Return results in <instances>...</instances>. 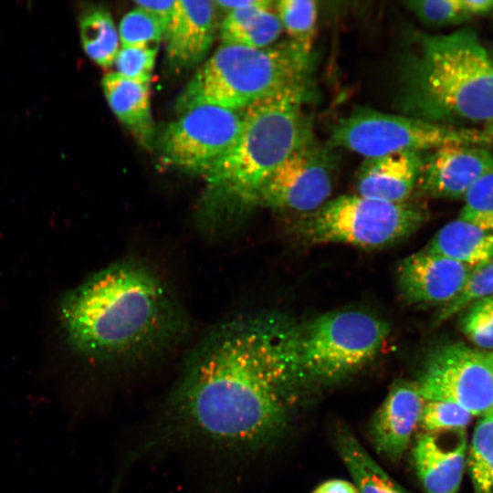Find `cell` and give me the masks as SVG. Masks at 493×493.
Segmentation results:
<instances>
[{"mask_svg":"<svg viewBox=\"0 0 493 493\" xmlns=\"http://www.w3.org/2000/svg\"><path fill=\"white\" fill-rule=\"evenodd\" d=\"M364 158L398 152H431L451 144L491 145L484 129L450 125L359 108L341 119L328 143Z\"/></svg>","mask_w":493,"mask_h":493,"instance_id":"cell-7","label":"cell"},{"mask_svg":"<svg viewBox=\"0 0 493 493\" xmlns=\"http://www.w3.org/2000/svg\"><path fill=\"white\" fill-rule=\"evenodd\" d=\"M244 110L199 104L181 112L158 139L161 161L184 172L205 174L236 143Z\"/></svg>","mask_w":493,"mask_h":493,"instance_id":"cell-9","label":"cell"},{"mask_svg":"<svg viewBox=\"0 0 493 493\" xmlns=\"http://www.w3.org/2000/svg\"><path fill=\"white\" fill-rule=\"evenodd\" d=\"M312 61L289 40L264 48L223 43L190 79L177 110L210 104L242 110L283 91L312 89Z\"/></svg>","mask_w":493,"mask_h":493,"instance_id":"cell-5","label":"cell"},{"mask_svg":"<svg viewBox=\"0 0 493 493\" xmlns=\"http://www.w3.org/2000/svg\"><path fill=\"white\" fill-rule=\"evenodd\" d=\"M157 50L155 46L121 47L113 64L116 73L131 80L150 83Z\"/></svg>","mask_w":493,"mask_h":493,"instance_id":"cell-29","label":"cell"},{"mask_svg":"<svg viewBox=\"0 0 493 493\" xmlns=\"http://www.w3.org/2000/svg\"><path fill=\"white\" fill-rule=\"evenodd\" d=\"M420 424L426 432L464 428L472 414L456 404L446 401H425Z\"/></svg>","mask_w":493,"mask_h":493,"instance_id":"cell-30","label":"cell"},{"mask_svg":"<svg viewBox=\"0 0 493 493\" xmlns=\"http://www.w3.org/2000/svg\"><path fill=\"white\" fill-rule=\"evenodd\" d=\"M417 38L418 51L405 70L406 103L413 112L450 125L492 121L493 62L477 32L464 27Z\"/></svg>","mask_w":493,"mask_h":493,"instance_id":"cell-3","label":"cell"},{"mask_svg":"<svg viewBox=\"0 0 493 493\" xmlns=\"http://www.w3.org/2000/svg\"><path fill=\"white\" fill-rule=\"evenodd\" d=\"M389 335L382 319L358 309L330 311L297 325V355L304 382L341 380L370 362Z\"/></svg>","mask_w":493,"mask_h":493,"instance_id":"cell-6","label":"cell"},{"mask_svg":"<svg viewBox=\"0 0 493 493\" xmlns=\"http://www.w3.org/2000/svg\"><path fill=\"white\" fill-rule=\"evenodd\" d=\"M163 37V31L157 20L141 8L135 7L121 20L119 38L121 47H157Z\"/></svg>","mask_w":493,"mask_h":493,"instance_id":"cell-28","label":"cell"},{"mask_svg":"<svg viewBox=\"0 0 493 493\" xmlns=\"http://www.w3.org/2000/svg\"><path fill=\"white\" fill-rule=\"evenodd\" d=\"M272 4L255 0L248 6L228 11L220 26L222 42L254 48L272 45L282 32L278 15L271 10Z\"/></svg>","mask_w":493,"mask_h":493,"instance_id":"cell-19","label":"cell"},{"mask_svg":"<svg viewBox=\"0 0 493 493\" xmlns=\"http://www.w3.org/2000/svg\"><path fill=\"white\" fill-rule=\"evenodd\" d=\"M490 296H493V258L473 269L460 293L442 306L435 322H443L459 313L470 303Z\"/></svg>","mask_w":493,"mask_h":493,"instance_id":"cell-26","label":"cell"},{"mask_svg":"<svg viewBox=\"0 0 493 493\" xmlns=\"http://www.w3.org/2000/svg\"><path fill=\"white\" fill-rule=\"evenodd\" d=\"M136 7L144 10L152 16L160 24L165 36L172 22L175 1H135Z\"/></svg>","mask_w":493,"mask_h":493,"instance_id":"cell-32","label":"cell"},{"mask_svg":"<svg viewBox=\"0 0 493 493\" xmlns=\"http://www.w3.org/2000/svg\"><path fill=\"white\" fill-rule=\"evenodd\" d=\"M459 325L470 342L481 350L492 351L493 296L476 300L461 310Z\"/></svg>","mask_w":493,"mask_h":493,"instance_id":"cell-25","label":"cell"},{"mask_svg":"<svg viewBox=\"0 0 493 493\" xmlns=\"http://www.w3.org/2000/svg\"><path fill=\"white\" fill-rule=\"evenodd\" d=\"M101 83L113 113L140 142L149 145L153 135L150 83L131 80L116 72L106 74Z\"/></svg>","mask_w":493,"mask_h":493,"instance_id":"cell-18","label":"cell"},{"mask_svg":"<svg viewBox=\"0 0 493 493\" xmlns=\"http://www.w3.org/2000/svg\"><path fill=\"white\" fill-rule=\"evenodd\" d=\"M278 17L289 41L312 54L317 30L318 5L312 0H281L276 3Z\"/></svg>","mask_w":493,"mask_h":493,"instance_id":"cell-24","label":"cell"},{"mask_svg":"<svg viewBox=\"0 0 493 493\" xmlns=\"http://www.w3.org/2000/svg\"><path fill=\"white\" fill-rule=\"evenodd\" d=\"M425 248L475 267L493 258V232L456 218L440 228Z\"/></svg>","mask_w":493,"mask_h":493,"instance_id":"cell-20","label":"cell"},{"mask_svg":"<svg viewBox=\"0 0 493 493\" xmlns=\"http://www.w3.org/2000/svg\"><path fill=\"white\" fill-rule=\"evenodd\" d=\"M297 323L278 312L233 318L190 355L167 406L173 432L217 448L247 450L284 426L303 383Z\"/></svg>","mask_w":493,"mask_h":493,"instance_id":"cell-1","label":"cell"},{"mask_svg":"<svg viewBox=\"0 0 493 493\" xmlns=\"http://www.w3.org/2000/svg\"><path fill=\"white\" fill-rule=\"evenodd\" d=\"M459 4L467 20L491 13L493 6L491 0H459Z\"/></svg>","mask_w":493,"mask_h":493,"instance_id":"cell-33","label":"cell"},{"mask_svg":"<svg viewBox=\"0 0 493 493\" xmlns=\"http://www.w3.org/2000/svg\"><path fill=\"white\" fill-rule=\"evenodd\" d=\"M487 352H488V360H489V362H490V363H491V366H492V368H493V351H489V352L487 351Z\"/></svg>","mask_w":493,"mask_h":493,"instance_id":"cell-36","label":"cell"},{"mask_svg":"<svg viewBox=\"0 0 493 493\" xmlns=\"http://www.w3.org/2000/svg\"><path fill=\"white\" fill-rule=\"evenodd\" d=\"M414 385L425 401L451 402L473 416L493 410V368L488 352L461 341L433 349Z\"/></svg>","mask_w":493,"mask_h":493,"instance_id":"cell-10","label":"cell"},{"mask_svg":"<svg viewBox=\"0 0 493 493\" xmlns=\"http://www.w3.org/2000/svg\"><path fill=\"white\" fill-rule=\"evenodd\" d=\"M425 212L416 205L390 203L355 194L329 200L309 214L301 234L311 243H341L364 248L382 247L414 232Z\"/></svg>","mask_w":493,"mask_h":493,"instance_id":"cell-8","label":"cell"},{"mask_svg":"<svg viewBox=\"0 0 493 493\" xmlns=\"http://www.w3.org/2000/svg\"><path fill=\"white\" fill-rule=\"evenodd\" d=\"M467 466L474 493H493V410L477 422Z\"/></svg>","mask_w":493,"mask_h":493,"instance_id":"cell-23","label":"cell"},{"mask_svg":"<svg viewBox=\"0 0 493 493\" xmlns=\"http://www.w3.org/2000/svg\"><path fill=\"white\" fill-rule=\"evenodd\" d=\"M215 10L214 1L176 0L173 19L164 36L171 67L186 69L205 58L215 37Z\"/></svg>","mask_w":493,"mask_h":493,"instance_id":"cell-15","label":"cell"},{"mask_svg":"<svg viewBox=\"0 0 493 493\" xmlns=\"http://www.w3.org/2000/svg\"><path fill=\"white\" fill-rule=\"evenodd\" d=\"M463 199L458 218L493 232V172L476 182Z\"/></svg>","mask_w":493,"mask_h":493,"instance_id":"cell-27","label":"cell"},{"mask_svg":"<svg viewBox=\"0 0 493 493\" xmlns=\"http://www.w3.org/2000/svg\"><path fill=\"white\" fill-rule=\"evenodd\" d=\"M483 129L487 132L488 136L489 137V140L492 145L493 144V121L485 124V127Z\"/></svg>","mask_w":493,"mask_h":493,"instance_id":"cell-35","label":"cell"},{"mask_svg":"<svg viewBox=\"0 0 493 493\" xmlns=\"http://www.w3.org/2000/svg\"><path fill=\"white\" fill-rule=\"evenodd\" d=\"M312 89L287 90L244 110L234 146L204 175L215 197L249 205L270 175L314 136L304 105Z\"/></svg>","mask_w":493,"mask_h":493,"instance_id":"cell-4","label":"cell"},{"mask_svg":"<svg viewBox=\"0 0 493 493\" xmlns=\"http://www.w3.org/2000/svg\"><path fill=\"white\" fill-rule=\"evenodd\" d=\"M464 428L426 432L413 448L416 475L426 493H457L467 465Z\"/></svg>","mask_w":493,"mask_h":493,"instance_id":"cell-14","label":"cell"},{"mask_svg":"<svg viewBox=\"0 0 493 493\" xmlns=\"http://www.w3.org/2000/svg\"><path fill=\"white\" fill-rule=\"evenodd\" d=\"M337 449L358 493H408L395 482L348 431L337 437Z\"/></svg>","mask_w":493,"mask_h":493,"instance_id":"cell-21","label":"cell"},{"mask_svg":"<svg viewBox=\"0 0 493 493\" xmlns=\"http://www.w3.org/2000/svg\"><path fill=\"white\" fill-rule=\"evenodd\" d=\"M490 58H491L492 62H493V53L490 54Z\"/></svg>","mask_w":493,"mask_h":493,"instance_id":"cell-37","label":"cell"},{"mask_svg":"<svg viewBox=\"0 0 493 493\" xmlns=\"http://www.w3.org/2000/svg\"><path fill=\"white\" fill-rule=\"evenodd\" d=\"M60 320L69 348L100 362L161 351L181 336L185 324L163 279L132 259L110 264L68 292Z\"/></svg>","mask_w":493,"mask_h":493,"instance_id":"cell-2","label":"cell"},{"mask_svg":"<svg viewBox=\"0 0 493 493\" xmlns=\"http://www.w3.org/2000/svg\"><path fill=\"white\" fill-rule=\"evenodd\" d=\"M312 493H358L355 486L343 479H330L318 486Z\"/></svg>","mask_w":493,"mask_h":493,"instance_id":"cell-34","label":"cell"},{"mask_svg":"<svg viewBox=\"0 0 493 493\" xmlns=\"http://www.w3.org/2000/svg\"><path fill=\"white\" fill-rule=\"evenodd\" d=\"M475 267L425 248L400 263L399 292L411 305L444 306L460 293Z\"/></svg>","mask_w":493,"mask_h":493,"instance_id":"cell-12","label":"cell"},{"mask_svg":"<svg viewBox=\"0 0 493 493\" xmlns=\"http://www.w3.org/2000/svg\"><path fill=\"white\" fill-rule=\"evenodd\" d=\"M337 163L332 147L313 136L270 175L257 204L308 215L317 211L331 194Z\"/></svg>","mask_w":493,"mask_h":493,"instance_id":"cell-11","label":"cell"},{"mask_svg":"<svg viewBox=\"0 0 493 493\" xmlns=\"http://www.w3.org/2000/svg\"><path fill=\"white\" fill-rule=\"evenodd\" d=\"M406 6L424 24L446 26L466 21L459 0L408 1Z\"/></svg>","mask_w":493,"mask_h":493,"instance_id":"cell-31","label":"cell"},{"mask_svg":"<svg viewBox=\"0 0 493 493\" xmlns=\"http://www.w3.org/2000/svg\"><path fill=\"white\" fill-rule=\"evenodd\" d=\"M79 29L86 54L99 66L111 67L119 51V33L110 13L101 8L86 10Z\"/></svg>","mask_w":493,"mask_h":493,"instance_id":"cell-22","label":"cell"},{"mask_svg":"<svg viewBox=\"0 0 493 493\" xmlns=\"http://www.w3.org/2000/svg\"><path fill=\"white\" fill-rule=\"evenodd\" d=\"M493 172V154L483 146L446 145L424 155L418 184L425 194L459 199L485 174Z\"/></svg>","mask_w":493,"mask_h":493,"instance_id":"cell-13","label":"cell"},{"mask_svg":"<svg viewBox=\"0 0 493 493\" xmlns=\"http://www.w3.org/2000/svg\"><path fill=\"white\" fill-rule=\"evenodd\" d=\"M425 402L414 383L393 384L372 421L371 435L378 453L391 460L402 456L420 424Z\"/></svg>","mask_w":493,"mask_h":493,"instance_id":"cell-16","label":"cell"},{"mask_svg":"<svg viewBox=\"0 0 493 493\" xmlns=\"http://www.w3.org/2000/svg\"><path fill=\"white\" fill-rule=\"evenodd\" d=\"M423 159V152L411 151L364 158L357 173V194L390 203L407 202L418 184Z\"/></svg>","mask_w":493,"mask_h":493,"instance_id":"cell-17","label":"cell"},{"mask_svg":"<svg viewBox=\"0 0 493 493\" xmlns=\"http://www.w3.org/2000/svg\"><path fill=\"white\" fill-rule=\"evenodd\" d=\"M491 13H492V15H493V6H492V10H491Z\"/></svg>","mask_w":493,"mask_h":493,"instance_id":"cell-38","label":"cell"}]
</instances>
